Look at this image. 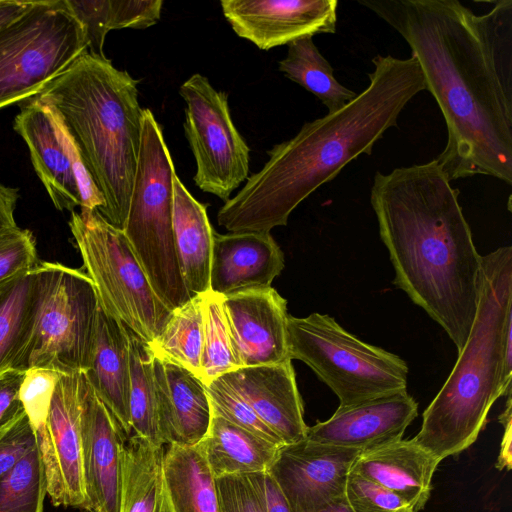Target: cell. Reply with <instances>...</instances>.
<instances>
[{"label":"cell","instance_id":"obj_16","mask_svg":"<svg viewBox=\"0 0 512 512\" xmlns=\"http://www.w3.org/2000/svg\"><path fill=\"white\" fill-rule=\"evenodd\" d=\"M82 468L86 512H119L121 450L128 438L86 379L82 414Z\"/></svg>","mask_w":512,"mask_h":512},{"label":"cell","instance_id":"obj_37","mask_svg":"<svg viewBox=\"0 0 512 512\" xmlns=\"http://www.w3.org/2000/svg\"><path fill=\"white\" fill-rule=\"evenodd\" d=\"M40 263L33 233L18 226L0 233V283Z\"/></svg>","mask_w":512,"mask_h":512},{"label":"cell","instance_id":"obj_22","mask_svg":"<svg viewBox=\"0 0 512 512\" xmlns=\"http://www.w3.org/2000/svg\"><path fill=\"white\" fill-rule=\"evenodd\" d=\"M439 463L413 439H400L361 452L351 471L392 491L404 499L413 512H418L429 499L432 477Z\"/></svg>","mask_w":512,"mask_h":512},{"label":"cell","instance_id":"obj_28","mask_svg":"<svg viewBox=\"0 0 512 512\" xmlns=\"http://www.w3.org/2000/svg\"><path fill=\"white\" fill-rule=\"evenodd\" d=\"M164 475L175 512H219L215 477L201 442L169 444Z\"/></svg>","mask_w":512,"mask_h":512},{"label":"cell","instance_id":"obj_17","mask_svg":"<svg viewBox=\"0 0 512 512\" xmlns=\"http://www.w3.org/2000/svg\"><path fill=\"white\" fill-rule=\"evenodd\" d=\"M418 414V404L407 390L350 406L338 407L326 421L308 427L306 438L360 452L402 439Z\"/></svg>","mask_w":512,"mask_h":512},{"label":"cell","instance_id":"obj_3","mask_svg":"<svg viewBox=\"0 0 512 512\" xmlns=\"http://www.w3.org/2000/svg\"><path fill=\"white\" fill-rule=\"evenodd\" d=\"M369 85L345 107L306 122L276 144L264 166L220 208L217 221L229 232H265L287 225L292 211L352 160L370 155L418 93L425 77L414 57L377 55Z\"/></svg>","mask_w":512,"mask_h":512},{"label":"cell","instance_id":"obj_29","mask_svg":"<svg viewBox=\"0 0 512 512\" xmlns=\"http://www.w3.org/2000/svg\"><path fill=\"white\" fill-rule=\"evenodd\" d=\"M278 68L285 77L318 98L328 113L339 111L357 96L338 82L332 65L320 53L312 37L288 44L287 55L279 61Z\"/></svg>","mask_w":512,"mask_h":512},{"label":"cell","instance_id":"obj_6","mask_svg":"<svg viewBox=\"0 0 512 512\" xmlns=\"http://www.w3.org/2000/svg\"><path fill=\"white\" fill-rule=\"evenodd\" d=\"M175 174L162 127L151 110L145 108L138 163L122 231L153 290L170 311L193 297L182 278L174 242Z\"/></svg>","mask_w":512,"mask_h":512},{"label":"cell","instance_id":"obj_30","mask_svg":"<svg viewBox=\"0 0 512 512\" xmlns=\"http://www.w3.org/2000/svg\"><path fill=\"white\" fill-rule=\"evenodd\" d=\"M154 357L181 366L201 379L203 294L171 311L160 334L148 345Z\"/></svg>","mask_w":512,"mask_h":512},{"label":"cell","instance_id":"obj_43","mask_svg":"<svg viewBox=\"0 0 512 512\" xmlns=\"http://www.w3.org/2000/svg\"><path fill=\"white\" fill-rule=\"evenodd\" d=\"M506 408L503 413L499 416V421L504 426V435L502 438L501 449L499 453V457L496 462V467L498 470H502L506 468L507 470L511 469V441H512V415H511V394L507 396Z\"/></svg>","mask_w":512,"mask_h":512},{"label":"cell","instance_id":"obj_44","mask_svg":"<svg viewBox=\"0 0 512 512\" xmlns=\"http://www.w3.org/2000/svg\"><path fill=\"white\" fill-rule=\"evenodd\" d=\"M36 1L0 0V29L31 8Z\"/></svg>","mask_w":512,"mask_h":512},{"label":"cell","instance_id":"obj_33","mask_svg":"<svg viewBox=\"0 0 512 512\" xmlns=\"http://www.w3.org/2000/svg\"><path fill=\"white\" fill-rule=\"evenodd\" d=\"M237 368L223 311V296L209 290L203 294L201 380L207 385Z\"/></svg>","mask_w":512,"mask_h":512},{"label":"cell","instance_id":"obj_31","mask_svg":"<svg viewBox=\"0 0 512 512\" xmlns=\"http://www.w3.org/2000/svg\"><path fill=\"white\" fill-rule=\"evenodd\" d=\"M127 331L130 348L129 415L131 435L162 444L158 426L154 357L148 344L128 328Z\"/></svg>","mask_w":512,"mask_h":512},{"label":"cell","instance_id":"obj_4","mask_svg":"<svg viewBox=\"0 0 512 512\" xmlns=\"http://www.w3.org/2000/svg\"><path fill=\"white\" fill-rule=\"evenodd\" d=\"M138 81L105 56L83 53L37 98L60 120L104 199L98 210L123 230L141 143Z\"/></svg>","mask_w":512,"mask_h":512},{"label":"cell","instance_id":"obj_45","mask_svg":"<svg viewBox=\"0 0 512 512\" xmlns=\"http://www.w3.org/2000/svg\"><path fill=\"white\" fill-rule=\"evenodd\" d=\"M321 512H353L352 509L349 507L345 497L334 502L329 507L324 509Z\"/></svg>","mask_w":512,"mask_h":512},{"label":"cell","instance_id":"obj_19","mask_svg":"<svg viewBox=\"0 0 512 512\" xmlns=\"http://www.w3.org/2000/svg\"><path fill=\"white\" fill-rule=\"evenodd\" d=\"M13 127L25 141L53 205L60 211H75L81 206L78 183L63 133L50 109L35 96L21 108Z\"/></svg>","mask_w":512,"mask_h":512},{"label":"cell","instance_id":"obj_2","mask_svg":"<svg viewBox=\"0 0 512 512\" xmlns=\"http://www.w3.org/2000/svg\"><path fill=\"white\" fill-rule=\"evenodd\" d=\"M459 190L434 159L376 172L370 202L394 284L463 348L475 319L481 268Z\"/></svg>","mask_w":512,"mask_h":512},{"label":"cell","instance_id":"obj_20","mask_svg":"<svg viewBox=\"0 0 512 512\" xmlns=\"http://www.w3.org/2000/svg\"><path fill=\"white\" fill-rule=\"evenodd\" d=\"M284 265L283 252L270 233L215 232L210 290L227 296L247 289L270 287Z\"/></svg>","mask_w":512,"mask_h":512},{"label":"cell","instance_id":"obj_14","mask_svg":"<svg viewBox=\"0 0 512 512\" xmlns=\"http://www.w3.org/2000/svg\"><path fill=\"white\" fill-rule=\"evenodd\" d=\"M233 31L261 50L317 34H334L337 0H221Z\"/></svg>","mask_w":512,"mask_h":512},{"label":"cell","instance_id":"obj_7","mask_svg":"<svg viewBox=\"0 0 512 512\" xmlns=\"http://www.w3.org/2000/svg\"><path fill=\"white\" fill-rule=\"evenodd\" d=\"M288 353L308 365L338 397L340 407L407 390L399 356L358 339L329 315L288 317Z\"/></svg>","mask_w":512,"mask_h":512},{"label":"cell","instance_id":"obj_9","mask_svg":"<svg viewBox=\"0 0 512 512\" xmlns=\"http://www.w3.org/2000/svg\"><path fill=\"white\" fill-rule=\"evenodd\" d=\"M87 49L66 0L36 1L0 29V109L39 95Z\"/></svg>","mask_w":512,"mask_h":512},{"label":"cell","instance_id":"obj_26","mask_svg":"<svg viewBox=\"0 0 512 512\" xmlns=\"http://www.w3.org/2000/svg\"><path fill=\"white\" fill-rule=\"evenodd\" d=\"M203 445L215 478L268 471L279 448L211 411V421Z\"/></svg>","mask_w":512,"mask_h":512},{"label":"cell","instance_id":"obj_1","mask_svg":"<svg viewBox=\"0 0 512 512\" xmlns=\"http://www.w3.org/2000/svg\"><path fill=\"white\" fill-rule=\"evenodd\" d=\"M408 43L444 117L435 160L449 181L512 184V0L476 14L458 0H359Z\"/></svg>","mask_w":512,"mask_h":512},{"label":"cell","instance_id":"obj_39","mask_svg":"<svg viewBox=\"0 0 512 512\" xmlns=\"http://www.w3.org/2000/svg\"><path fill=\"white\" fill-rule=\"evenodd\" d=\"M162 6V0H106V28L108 32L122 28H148L160 19Z\"/></svg>","mask_w":512,"mask_h":512},{"label":"cell","instance_id":"obj_32","mask_svg":"<svg viewBox=\"0 0 512 512\" xmlns=\"http://www.w3.org/2000/svg\"><path fill=\"white\" fill-rule=\"evenodd\" d=\"M46 477L38 446L0 478V512H43Z\"/></svg>","mask_w":512,"mask_h":512},{"label":"cell","instance_id":"obj_23","mask_svg":"<svg viewBox=\"0 0 512 512\" xmlns=\"http://www.w3.org/2000/svg\"><path fill=\"white\" fill-rule=\"evenodd\" d=\"M85 377L97 397L131 436L129 415L130 348L127 328L100 306L94 349Z\"/></svg>","mask_w":512,"mask_h":512},{"label":"cell","instance_id":"obj_25","mask_svg":"<svg viewBox=\"0 0 512 512\" xmlns=\"http://www.w3.org/2000/svg\"><path fill=\"white\" fill-rule=\"evenodd\" d=\"M165 448L137 435L121 450L119 512H175L164 475Z\"/></svg>","mask_w":512,"mask_h":512},{"label":"cell","instance_id":"obj_15","mask_svg":"<svg viewBox=\"0 0 512 512\" xmlns=\"http://www.w3.org/2000/svg\"><path fill=\"white\" fill-rule=\"evenodd\" d=\"M223 311L238 367L291 360L287 301L274 288H253L223 296Z\"/></svg>","mask_w":512,"mask_h":512},{"label":"cell","instance_id":"obj_24","mask_svg":"<svg viewBox=\"0 0 512 512\" xmlns=\"http://www.w3.org/2000/svg\"><path fill=\"white\" fill-rule=\"evenodd\" d=\"M173 231L182 278L189 293L210 290V266L215 231L207 205L196 200L175 174L173 177Z\"/></svg>","mask_w":512,"mask_h":512},{"label":"cell","instance_id":"obj_11","mask_svg":"<svg viewBox=\"0 0 512 512\" xmlns=\"http://www.w3.org/2000/svg\"><path fill=\"white\" fill-rule=\"evenodd\" d=\"M185 136L196 162L194 183L224 202L247 180L250 148L231 118L228 95L195 73L179 88Z\"/></svg>","mask_w":512,"mask_h":512},{"label":"cell","instance_id":"obj_42","mask_svg":"<svg viewBox=\"0 0 512 512\" xmlns=\"http://www.w3.org/2000/svg\"><path fill=\"white\" fill-rule=\"evenodd\" d=\"M251 476L260 489L266 512H292L284 493L268 471Z\"/></svg>","mask_w":512,"mask_h":512},{"label":"cell","instance_id":"obj_38","mask_svg":"<svg viewBox=\"0 0 512 512\" xmlns=\"http://www.w3.org/2000/svg\"><path fill=\"white\" fill-rule=\"evenodd\" d=\"M219 512H266L264 501L251 474L215 478Z\"/></svg>","mask_w":512,"mask_h":512},{"label":"cell","instance_id":"obj_8","mask_svg":"<svg viewBox=\"0 0 512 512\" xmlns=\"http://www.w3.org/2000/svg\"><path fill=\"white\" fill-rule=\"evenodd\" d=\"M68 225L101 308L149 345L171 311L156 295L123 231L98 209L71 212Z\"/></svg>","mask_w":512,"mask_h":512},{"label":"cell","instance_id":"obj_18","mask_svg":"<svg viewBox=\"0 0 512 512\" xmlns=\"http://www.w3.org/2000/svg\"><path fill=\"white\" fill-rule=\"evenodd\" d=\"M220 378L235 390L284 444L306 437L308 426L292 360L239 367Z\"/></svg>","mask_w":512,"mask_h":512},{"label":"cell","instance_id":"obj_40","mask_svg":"<svg viewBox=\"0 0 512 512\" xmlns=\"http://www.w3.org/2000/svg\"><path fill=\"white\" fill-rule=\"evenodd\" d=\"M37 446V438L25 413L0 429V478Z\"/></svg>","mask_w":512,"mask_h":512},{"label":"cell","instance_id":"obj_35","mask_svg":"<svg viewBox=\"0 0 512 512\" xmlns=\"http://www.w3.org/2000/svg\"><path fill=\"white\" fill-rule=\"evenodd\" d=\"M61 375L57 370L42 367L24 371L19 396L37 439L43 434L51 400Z\"/></svg>","mask_w":512,"mask_h":512},{"label":"cell","instance_id":"obj_12","mask_svg":"<svg viewBox=\"0 0 512 512\" xmlns=\"http://www.w3.org/2000/svg\"><path fill=\"white\" fill-rule=\"evenodd\" d=\"M86 377L62 374L54 391L43 434L37 439L47 494L55 506L85 508L81 414Z\"/></svg>","mask_w":512,"mask_h":512},{"label":"cell","instance_id":"obj_21","mask_svg":"<svg viewBox=\"0 0 512 512\" xmlns=\"http://www.w3.org/2000/svg\"><path fill=\"white\" fill-rule=\"evenodd\" d=\"M153 368L161 443L198 444L211 421L205 384L191 371L156 357Z\"/></svg>","mask_w":512,"mask_h":512},{"label":"cell","instance_id":"obj_27","mask_svg":"<svg viewBox=\"0 0 512 512\" xmlns=\"http://www.w3.org/2000/svg\"><path fill=\"white\" fill-rule=\"evenodd\" d=\"M38 265L0 283V373L13 368L30 340L41 299Z\"/></svg>","mask_w":512,"mask_h":512},{"label":"cell","instance_id":"obj_36","mask_svg":"<svg viewBox=\"0 0 512 512\" xmlns=\"http://www.w3.org/2000/svg\"><path fill=\"white\" fill-rule=\"evenodd\" d=\"M345 499L353 512H413L404 499L353 471L346 480Z\"/></svg>","mask_w":512,"mask_h":512},{"label":"cell","instance_id":"obj_10","mask_svg":"<svg viewBox=\"0 0 512 512\" xmlns=\"http://www.w3.org/2000/svg\"><path fill=\"white\" fill-rule=\"evenodd\" d=\"M41 299L30 340L12 369L50 368L62 374L89 367L100 308L81 269L40 261Z\"/></svg>","mask_w":512,"mask_h":512},{"label":"cell","instance_id":"obj_5","mask_svg":"<svg viewBox=\"0 0 512 512\" xmlns=\"http://www.w3.org/2000/svg\"><path fill=\"white\" fill-rule=\"evenodd\" d=\"M512 330V247L481 256L479 297L470 334L446 382L423 413L413 440L436 459L475 442L501 384L506 335Z\"/></svg>","mask_w":512,"mask_h":512},{"label":"cell","instance_id":"obj_34","mask_svg":"<svg viewBox=\"0 0 512 512\" xmlns=\"http://www.w3.org/2000/svg\"><path fill=\"white\" fill-rule=\"evenodd\" d=\"M211 411L229 422L277 445L282 440L260 419L249 404L220 377L205 385Z\"/></svg>","mask_w":512,"mask_h":512},{"label":"cell","instance_id":"obj_41","mask_svg":"<svg viewBox=\"0 0 512 512\" xmlns=\"http://www.w3.org/2000/svg\"><path fill=\"white\" fill-rule=\"evenodd\" d=\"M23 376L24 371L12 368L0 373V429L24 412L19 396Z\"/></svg>","mask_w":512,"mask_h":512},{"label":"cell","instance_id":"obj_13","mask_svg":"<svg viewBox=\"0 0 512 512\" xmlns=\"http://www.w3.org/2000/svg\"><path fill=\"white\" fill-rule=\"evenodd\" d=\"M360 453L305 437L282 445L268 472L292 512H321L345 497L348 474Z\"/></svg>","mask_w":512,"mask_h":512}]
</instances>
